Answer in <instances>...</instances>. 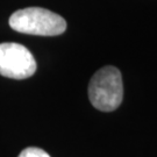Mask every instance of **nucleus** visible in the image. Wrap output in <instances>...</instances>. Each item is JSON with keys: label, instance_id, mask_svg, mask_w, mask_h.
Returning <instances> with one entry per match:
<instances>
[{"label": "nucleus", "instance_id": "2", "mask_svg": "<svg viewBox=\"0 0 157 157\" xmlns=\"http://www.w3.org/2000/svg\"><path fill=\"white\" fill-rule=\"evenodd\" d=\"M10 26L12 29L22 34L56 36L65 32L67 21L49 10L28 7L13 13L10 17Z\"/></svg>", "mask_w": 157, "mask_h": 157}, {"label": "nucleus", "instance_id": "4", "mask_svg": "<svg viewBox=\"0 0 157 157\" xmlns=\"http://www.w3.org/2000/svg\"><path fill=\"white\" fill-rule=\"evenodd\" d=\"M17 157H50L49 154L44 151L41 148H36V147H28L25 150L21 151V154Z\"/></svg>", "mask_w": 157, "mask_h": 157}, {"label": "nucleus", "instance_id": "3", "mask_svg": "<svg viewBox=\"0 0 157 157\" xmlns=\"http://www.w3.org/2000/svg\"><path fill=\"white\" fill-rule=\"evenodd\" d=\"M36 71V61L22 44L0 43V75L12 79H26Z\"/></svg>", "mask_w": 157, "mask_h": 157}, {"label": "nucleus", "instance_id": "1", "mask_svg": "<svg viewBox=\"0 0 157 157\" xmlns=\"http://www.w3.org/2000/svg\"><path fill=\"white\" fill-rule=\"evenodd\" d=\"M124 98L122 76L118 67L107 65L92 76L89 84V99L101 112H113Z\"/></svg>", "mask_w": 157, "mask_h": 157}]
</instances>
